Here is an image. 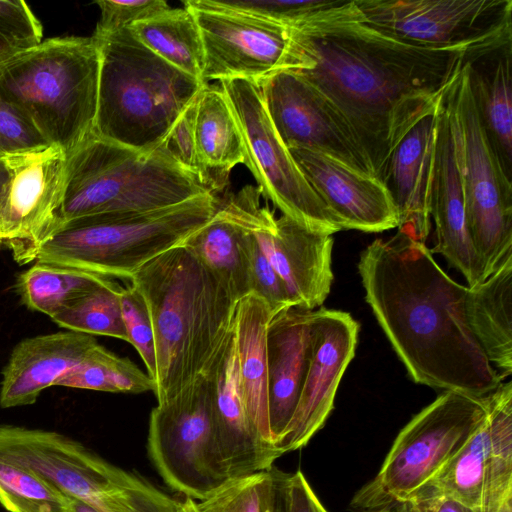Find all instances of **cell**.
<instances>
[{"instance_id":"6da1fadb","label":"cell","mask_w":512,"mask_h":512,"mask_svg":"<svg viewBox=\"0 0 512 512\" xmlns=\"http://www.w3.org/2000/svg\"><path fill=\"white\" fill-rule=\"evenodd\" d=\"M289 29L284 70L346 118L383 183L404 136L434 113L463 66L464 51L404 43L367 25L354 0Z\"/></svg>"},{"instance_id":"7a4b0ae2","label":"cell","mask_w":512,"mask_h":512,"mask_svg":"<svg viewBox=\"0 0 512 512\" xmlns=\"http://www.w3.org/2000/svg\"><path fill=\"white\" fill-rule=\"evenodd\" d=\"M358 271L366 302L415 383L478 397L499 386L503 379L469 325L468 286L452 279L426 244L399 232L375 239Z\"/></svg>"},{"instance_id":"3957f363","label":"cell","mask_w":512,"mask_h":512,"mask_svg":"<svg viewBox=\"0 0 512 512\" xmlns=\"http://www.w3.org/2000/svg\"><path fill=\"white\" fill-rule=\"evenodd\" d=\"M129 282L149 311L160 402L204 375L233 333L237 302L183 245L150 260Z\"/></svg>"},{"instance_id":"277c9868","label":"cell","mask_w":512,"mask_h":512,"mask_svg":"<svg viewBox=\"0 0 512 512\" xmlns=\"http://www.w3.org/2000/svg\"><path fill=\"white\" fill-rule=\"evenodd\" d=\"M93 37L101 58L94 134L156 150L205 84L154 54L129 27Z\"/></svg>"},{"instance_id":"5b68a950","label":"cell","mask_w":512,"mask_h":512,"mask_svg":"<svg viewBox=\"0 0 512 512\" xmlns=\"http://www.w3.org/2000/svg\"><path fill=\"white\" fill-rule=\"evenodd\" d=\"M100 61L93 36L42 40L2 70L0 94L68 156L94 134Z\"/></svg>"},{"instance_id":"8992f818","label":"cell","mask_w":512,"mask_h":512,"mask_svg":"<svg viewBox=\"0 0 512 512\" xmlns=\"http://www.w3.org/2000/svg\"><path fill=\"white\" fill-rule=\"evenodd\" d=\"M206 193L212 192L162 148L142 152L93 134L66 156L61 228L83 217L154 211Z\"/></svg>"},{"instance_id":"52a82bcc","label":"cell","mask_w":512,"mask_h":512,"mask_svg":"<svg viewBox=\"0 0 512 512\" xmlns=\"http://www.w3.org/2000/svg\"><path fill=\"white\" fill-rule=\"evenodd\" d=\"M218 207L214 194L206 193L154 211L75 219L42 246L36 261L129 281L150 260L181 245Z\"/></svg>"},{"instance_id":"ba28073f","label":"cell","mask_w":512,"mask_h":512,"mask_svg":"<svg viewBox=\"0 0 512 512\" xmlns=\"http://www.w3.org/2000/svg\"><path fill=\"white\" fill-rule=\"evenodd\" d=\"M489 394L443 391L398 433L377 475L354 495L362 510L393 508L426 485L486 417Z\"/></svg>"},{"instance_id":"9c48e42d","label":"cell","mask_w":512,"mask_h":512,"mask_svg":"<svg viewBox=\"0 0 512 512\" xmlns=\"http://www.w3.org/2000/svg\"><path fill=\"white\" fill-rule=\"evenodd\" d=\"M149 456L163 481L195 501L230 479L222 460L214 416L213 386L199 376L151 410Z\"/></svg>"},{"instance_id":"30bf717a","label":"cell","mask_w":512,"mask_h":512,"mask_svg":"<svg viewBox=\"0 0 512 512\" xmlns=\"http://www.w3.org/2000/svg\"><path fill=\"white\" fill-rule=\"evenodd\" d=\"M452 95L461 134L467 224L484 281L512 255V180L502 170L481 124L464 62Z\"/></svg>"},{"instance_id":"8fae6325","label":"cell","mask_w":512,"mask_h":512,"mask_svg":"<svg viewBox=\"0 0 512 512\" xmlns=\"http://www.w3.org/2000/svg\"><path fill=\"white\" fill-rule=\"evenodd\" d=\"M363 21L407 44L465 53L512 37L511 0H354Z\"/></svg>"},{"instance_id":"7c38bea8","label":"cell","mask_w":512,"mask_h":512,"mask_svg":"<svg viewBox=\"0 0 512 512\" xmlns=\"http://www.w3.org/2000/svg\"><path fill=\"white\" fill-rule=\"evenodd\" d=\"M220 85L242 134L244 165L253 174L261 196L270 200L282 215L310 230L331 236L342 230L280 140L264 107L258 83L233 78L220 81Z\"/></svg>"},{"instance_id":"4fadbf2b","label":"cell","mask_w":512,"mask_h":512,"mask_svg":"<svg viewBox=\"0 0 512 512\" xmlns=\"http://www.w3.org/2000/svg\"><path fill=\"white\" fill-rule=\"evenodd\" d=\"M260 189L247 185L219 208L257 240L295 307H322L334 279L331 235L319 233L260 205Z\"/></svg>"},{"instance_id":"5bb4252c","label":"cell","mask_w":512,"mask_h":512,"mask_svg":"<svg viewBox=\"0 0 512 512\" xmlns=\"http://www.w3.org/2000/svg\"><path fill=\"white\" fill-rule=\"evenodd\" d=\"M0 458L34 472L65 497L120 512L130 472L54 431L0 425Z\"/></svg>"},{"instance_id":"9a60e30c","label":"cell","mask_w":512,"mask_h":512,"mask_svg":"<svg viewBox=\"0 0 512 512\" xmlns=\"http://www.w3.org/2000/svg\"><path fill=\"white\" fill-rule=\"evenodd\" d=\"M204 47L203 81L233 78L259 82L284 70L288 27L241 11L222 0H187Z\"/></svg>"},{"instance_id":"2e32d148","label":"cell","mask_w":512,"mask_h":512,"mask_svg":"<svg viewBox=\"0 0 512 512\" xmlns=\"http://www.w3.org/2000/svg\"><path fill=\"white\" fill-rule=\"evenodd\" d=\"M258 86L271 123L287 149L318 151L375 176L349 122L308 82L290 70H280Z\"/></svg>"},{"instance_id":"e0dca14e","label":"cell","mask_w":512,"mask_h":512,"mask_svg":"<svg viewBox=\"0 0 512 512\" xmlns=\"http://www.w3.org/2000/svg\"><path fill=\"white\" fill-rule=\"evenodd\" d=\"M66 155L58 148L14 156L0 206V249L19 265L35 262L61 228Z\"/></svg>"},{"instance_id":"ac0fdd59","label":"cell","mask_w":512,"mask_h":512,"mask_svg":"<svg viewBox=\"0 0 512 512\" xmlns=\"http://www.w3.org/2000/svg\"><path fill=\"white\" fill-rule=\"evenodd\" d=\"M478 511L512 490V382L489 394L486 417L427 483Z\"/></svg>"},{"instance_id":"d6986e66","label":"cell","mask_w":512,"mask_h":512,"mask_svg":"<svg viewBox=\"0 0 512 512\" xmlns=\"http://www.w3.org/2000/svg\"><path fill=\"white\" fill-rule=\"evenodd\" d=\"M359 323L350 313L320 307L313 311L312 352L294 415L275 442L278 453L303 448L334 409L339 383L352 361Z\"/></svg>"},{"instance_id":"ffe728a7","label":"cell","mask_w":512,"mask_h":512,"mask_svg":"<svg viewBox=\"0 0 512 512\" xmlns=\"http://www.w3.org/2000/svg\"><path fill=\"white\" fill-rule=\"evenodd\" d=\"M454 82V81H453ZM453 84V83H452ZM452 84L438 108L430 218L436 243L431 253L441 254L474 287L483 281L482 266L468 229L461 168V134Z\"/></svg>"},{"instance_id":"44dd1931","label":"cell","mask_w":512,"mask_h":512,"mask_svg":"<svg viewBox=\"0 0 512 512\" xmlns=\"http://www.w3.org/2000/svg\"><path fill=\"white\" fill-rule=\"evenodd\" d=\"M288 150L341 229L377 233L398 227L397 207L380 179L318 151Z\"/></svg>"},{"instance_id":"7402d4cb","label":"cell","mask_w":512,"mask_h":512,"mask_svg":"<svg viewBox=\"0 0 512 512\" xmlns=\"http://www.w3.org/2000/svg\"><path fill=\"white\" fill-rule=\"evenodd\" d=\"M203 376L212 382L217 438L229 479L273 467L281 455L261 439L249 418L240 386L234 330Z\"/></svg>"},{"instance_id":"603a6c76","label":"cell","mask_w":512,"mask_h":512,"mask_svg":"<svg viewBox=\"0 0 512 512\" xmlns=\"http://www.w3.org/2000/svg\"><path fill=\"white\" fill-rule=\"evenodd\" d=\"M438 108L400 141L391 155L384 180L397 207L398 232L424 244L431 227Z\"/></svg>"},{"instance_id":"cb8c5ba5","label":"cell","mask_w":512,"mask_h":512,"mask_svg":"<svg viewBox=\"0 0 512 512\" xmlns=\"http://www.w3.org/2000/svg\"><path fill=\"white\" fill-rule=\"evenodd\" d=\"M313 311L291 307L273 316L268 324V409L273 444L298 404L312 352Z\"/></svg>"},{"instance_id":"d4e9b609","label":"cell","mask_w":512,"mask_h":512,"mask_svg":"<svg viewBox=\"0 0 512 512\" xmlns=\"http://www.w3.org/2000/svg\"><path fill=\"white\" fill-rule=\"evenodd\" d=\"M96 344L94 336L71 330L20 341L2 372L0 407L35 403L43 390L55 386Z\"/></svg>"},{"instance_id":"484cf974","label":"cell","mask_w":512,"mask_h":512,"mask_svg":"<svg viewBox=\"0 0 512 512\" xmlns=\"http://www.w3.org/2000/svg\"><path fill=\"white\" fill-rule=\"evenodd\" d=\"M463 62L477 112L505 175L512 176V37L469 51Z\"/></svg>"},{"instance_id":"4316f807","label":"cell","mask_w":512,"mask_h":512,"mask_svg":"<svg viewBox=\"0 0 512 512\" xmlns=\"http://www.w3.org/2000/svg\"><path fill=\"white\" fill-rule=\"evenodd\" d=\"M271 318L264 300L250 293L236 305L234 334L240 386L249 418L261 439L274 446L268 409L267 329Z\"/></svg>"},{"instance_id":"83f0119b","label":"cell","mask_w":512,"mask_h":512,"mask_svg":"<svg viewBox=\"0 0 512 512\" xmlns=\"http://www.w3.org/2000/svg\"><path fill=\"white\" fill-rule=\"evenodd\" d=\"M195 140L206 185L213 193L222 189L230 171L246 160L242 134L221 85L205 84L198 93Z\"/></svg>"},{"instance_id":"f1b7e54d","label":"cell","mask_w":512,"mask_h":512,"mask_svg":"<svg viewBox=\"0 0 512 512\" xmlns=\"http://www.w3.org/2000/svg\"><path fill=\"white\" fill-rule=\"evenodd\" d=\"M467 317L484 354L502 379L512 373V255L484 281L468 287Z\"/></svg>"},{"instance_id":"f546056e","label":"cell","mask_w":512,"mask_h":512,"mask_svg":"<svg viewBox=\"0 0 512 512\" xmlns=\"http://www.w3.org/2000/svg\"><path fill=\"white\" fill-rule=\"evenodd\" d=\"M241 231V227L218 207L214 216L181 244L237 303L252 293Z\"/></svg>"},{"instance_id":"4dcf8cb0","label":"cell","mask_w":512,"mask_h":512,"mask_svg":"<svg viewBox=\"0 0 512 512\" xmlns=\"http://www.w3.org/2000/svg\"><path fill=\"white\" fill-rule=\"evenodd\" d=\"M129 28L154 54L204 83L203 42L196 18L188 8L170 7Z\"/></svg>"},{"instance_id":"1f68e13d","label":"cell","mask_w":512,"mask_h":512,"mask_svg":"<svg viewBox=\"0 0 512 512\" xmlns=\"http://www.w3.org/2000/svg\"><path fill=\"white\" fill-rule=\"evenodd\" d=\"M110 278L78 269L35 262L17 277L15 288L29 310L50 318Z\"/></svg>"},{"instance_id":"d6a6232c","label":"cell","mask_w":512,"mask_h":512,"mask_svg":"<svg viewBox=\"0 0 512 512\" xmlns=\"http://www.w3.org/2000/svg\"><path fill=\"white\" fill-rule=\"evenodd\" d=\"M55 386L130 394L154 391V383L147 373L129 358L119 357L99 343L61 376Z\"/></svg>"},{"instance_id":"836d02e7","label":"cell","mask_w":512,"mask_h":512,"mask_svg":"<svg viewBox=\"0 0 512 512\" xmlns=\"http://www.w3.org/2000/svg\"><path fill=\"white\" fill-rule=\"evenodd\" d=\"M122 287L114 279H109L73 301L51 319L66 330L92 336H109L127 342L120 304Z\"/></svg>"},{"instance_id":"e575fe53","label":"cell","mask_w":512,"mask_h":512,"mask_svg":"<svg viewBox=\"0 0 512 512\" xmlns=\"http://www.w3.org/2000/svg\"><path fill=\"white\" fill-rule=\"evenodd\" d=\"M0 503L9 512H69L62 493L29 469L2 458Z\"/></svg>"},{"instance_id":"d590c367","label":"cell","mask_w":512,"mask_h":512,"mask_svg":"<svg viewBox=\"0 0 512 512\" xmlns=\"http://www.w3.org/2000/svg\"><path fill=\"white\" fill-rule=\"evenodd\" d=\"M268 470L230 479L217 491L195 501L197 512H263L271 481Z\"/></svg>"},{"instance_id":"8d00e7d4","label":"cell","mask_w":512,"mask_h":512,"mask_svg":"<svg viewBox=\"0 0 512 512\" xmlns=\"http://www.w3.org/2000/svg\"><path fill=\"white\" fill-rule=\"evenodd\" d=\"M241 230V245L246 258L252 293L264 300L272 317L295 307L285 284L263 253L257 240L248 230L243 227Z\"/></svg>"},{"instance_id":"74e56055","label":"cell","mask_w":512,"mask_h":512,"mask_svg":"<svg viewBox=\"0 0 512 512\" xmlns=\"http://www.w3.org/2000/svg\"><path fill=\"white\" fill-rule=\"evenodd\" d=\"M120 304L127 342L135 348L145 365L147 374L153 381L156 372L155 344L146 303L140 293L130 284L122 287Z\"/></svg>"},{"instance_id":"f35d334b","label":"cell","mask_w":512,"mask_h":512,"mask_svg":"<svg viewBox=\"0 0 512 512\" xmlns=\"http://www.w3.org/2000/svg\"><path fill=\"white\" fill-rule=\"evenodd\" d=\"M49 144L33 124L0 94V159L44 150Z\"/></svg>"},{"instance_id":"ab89813d","label":"cell","mask_w":512,"mask_h":512,"mask_svg":"<svg viewBox=\"0 0 512 512\" xmlns=\"http://www.w3.org/2000/svg\"><path fill=\"white\" fill-rule=\"evenodd\" d=\"M197 96L175 121L159 147L183 170L195 176L208 188L196 149L195 115Z\"/></svg>"},{"instance_id":"60d3db41","label":"cell","mask_w":512,"mask_h":512,"mask_svg":"<svg viewBox=\"0 0 512 512\" xmlns=\"http://www.w3.org/2000/svg\"><path fill=\"white\" fill-rule=\"evenodd\" d=\"M226 5L253 13L286 27L300 24L339 1L328 0H222Z\"/></svg>"},{"instance_id":"b9f144b4","label":"cell","mask_w":512,"mask_h":512,"mask_svg":"<svg viewBox=\"0 0 512 512\" xmlns=\"http://www.w3.org/2000/svg\"><path fill=\"white\" fill-rule=\"evenodd\" d=\"M100 20L93 36L102 37L124 28L134 22L149 18L170 8L164 0H99Z\"/></svg>"},{"instance_id":"7bdbcfd3","label":"cell","mask_w":512,"mask_h":512,"mask_svg":"<svg viewBox=\"0 0 512 512\" xmlns=\"http://www.w3.org/2000/svg\"><path fill=\"white\" fill-rule=\"evenodd\" d=\"M42 37V25L24 1L0 0V39L33 47Z\"/></svg>"},{"instance_id":"ee69618b","label":"cell","mask_w":512,"mask_h":512,"mask_svg":"<svg viewBox=\"0 0 512 512\" xmlns=\"http://www.w3.org/2000/svg\"><path fill=\"white\" fill-rule=\"evenodd\" d=\"M123 497L120 512H185L183 502L131 472Z\"/></svg>"},{"instance_id":"f6af8a7d","label":"cell","mask_w":512,"mask_h":512,"mask_svg":"<svg viewBox=\"0 0 512 512\" xmlns=\"http://www.w3.org/2000/svg\"><path fill=\"white\" fill-rule=\"evenodd\" d=\"M397 506L405 512H476L430 484L424 485L404 503Z\"/></svg>"},{"instance_id":"bcb514c9","label":"cell","mask_w":512,"mask_h":512,"mask_svg":"<svg viewBox=\"0 0 512 512\" xmlns=\"http://www.w3.org/2000/svg\"><path fill=\"white\" fill-rule=\"evenodd\" d=\"M291 512H328L301 470L289 476Z\"/></svg>"},{"instance_id":"7dc6e473","label":"cell","mask_w":512,"mask_h":512,"mask_svg":"<svg viewBox=\"0 0 512 512\" xmlns=\"http://www.w3.org/2000/svg\"><path fill=\"white\" fill-rule=\"evenodd\" d=\"M289 476L290 473L272 467V476L266 493L263 512H291Z\"/></svg>"},{"instance_id":"c3c4849f","label":"cell","mask_w":512,"mask_h":512,"mask_svg":"<svg viewBox=\"0 0 512 512\" xmlns=\"http://www.w3.org/2000/svg\"><path fill=\"white\" fill-rule=\"evenodd\" d=\"M29 48L31 47L0 39V73L17 55Z\"/></svg>"},{"instance_id":"681fc988","label":"cell","mask_w":512,"mask_h":512,"mask_svg":"<svg viewBox=\"0 0 512 512\" xmlns=\"http://www.w3.org/2000/svg\"><path fill=\"white\" fill-rule=\"evenodd\" d=\"M476 512H512V490L507 491L499 499Z\"/></svg>"},{"instance_id":"f907efd6","label":"cell","mask_w":512,"mask_h":512,"mask_svg":"<svg viewBox=\"0 0 512 512\" xmlns=\"http://www.w3.org/2000/svg\"><path fill=\"white\" fill-rule=\"evenodd\" d=\"M13 157L0 159V206L2 204L12 172Z\"/></svg>"},{"instance_id":"816d5d0a","label":"cell","mask_w":512,"mask_h":512,"mask_svg":"<svg viewBox=\"0 0 512 512\" xmlns=\"http://www.w3.org/2000/svg\"><path fill=\"white\" fill-rule=\"evenodd\" d=\"M66 498H67L69 512H100L97 509H95L93 506L89 505L88 503H86L84 501H81V500H78L75 498H71V497H66Z\"/></svg>"},{"instance_id":"f5cc1de1","label":"cell","mask_w":512,"mask_h":512,"mask_svg":"<svg viewBox=\"0 0 512 512\" xmlns=\"http://www.w3.org/2000/svg\"><path fill=\"white\" fill-rule=\"evenodd\" d=\"M183 506L185 512H197L195 507V500L193 499L186 498L185 501L183 502Z\"/></svg>"},{"instance_id":"db71d44e","label":"cell","mask_w":512,"mask_h":512,"mask_svg":"<svg viewBox=\"0 0 512 512\" xmlns=\"http://www.w3.org/2000/svg\"><path fill=\"white\" fill-rule=\"evenodd\" d=\"M361 512H397L395 508H383L378 510H363Z\"/></svg>"},{"instance_id":"11a10c76","label":"cell","mask_w":512,"mask_h":512,"mask_svg":"<svg viewBox=\"0 0 512 512\" xmlns=\"http://www.w3.org/2000/svg\"><path fill=\"white\" fill-rule=\"evenodd\" d=\"M396 509L397 512H405L404 510H402L400 507L396 506V507H393Z\"/></svg>"}]
</instances>
